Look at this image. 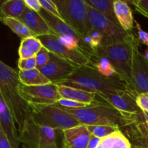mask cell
Here are the masks:
<instances>
[{"label": "cell", "instance_id": "cell-1", "mask_svg": "<svg viewBox=\"0 0 148 148\" xmlns=\"http://www.w3.org/2000/svg\"><path fill=\"white\" fill-rule=\"evenodd\" d=\"M20 83L18 72L1 61L0 97L4 100L12 114L18 126L19 133L23 131L31 115L30 104L22 97L19 91Z\"/></svg>", "mask_w": 148, "mask_h": 148}, {"label": "cell", "instance_id": "cell-2", "mask_svg": "<svg viewBox=\"0 0 148 148\" xmlns=\"http://www.w3.org/2000/svg\"><path fill=\"white\" fill-rule=\"evenodd\" d=\"M57 85H66L95 94L116 93L131 88L119 77H106L100 74L92 64L79 66L70 77Z\"/></svg>", "mask_w": 148, "mask_h": 148}, {"label": "cell", "instance_id": "cell-3", "mask_svg": "<svg viewBox=\"0 0 148 148\" xmlns=\"http://www.w3.org/2000/svg\"><path fill=\"white\" fill-rule=\"evenodd\" d=\"M55 105L71 114L81 124L87 126H110L121 129L130 122L132 115L121 112L111 104L98 100L84 108H69L59 104Z\"/></svg>", "mask_w": 148, "mask_h": 148}, {"label": "cell", "instance_id": "cell-4", "mask_svg": "<svg viewBox=\"0 0 148 148\" xmlns=\"http://www.w3.org/2000/svg\"><path fill=\"white\" fill-rule=\"evenodd\" d=\"M135 36L131 35L128 40L124 42L100 46L96 50L98 56L106 57L111 62L117 75L132 88L131 71L132 62V44Z\"/></svg>", "mask_w": 148, "mask_h": 148}, {"label": "cell", "instance_id": "cell-5", "mask_svg": "<svg viewBox=\"0 0 148 148\" xmlns=\"http://www.w3.org/2000/svg\"><path fill=\"white\" fill-rule=\"evenodd\" d=\"M54 2L59 8L62 20L85 41V38L92 30L88 15V4L86 1L85 0H55Z\"/></svg>", "mask_w": 148, "mask_h": 148}, {"label": "cell", "instance_id": "cell-6", "mask_svg": "<svg viewBox=\"0 0 148 148\" xmlns=\"http://www.w3.org/2000/svg\"><path fill=\"white\" fill-rule=\"evenodd\" d=\"M30 119L36 124L62 132L80 125V123L69 113L56 105L30 104Z\"/></svg>", "mask_w": 148, "mask_h": 148}, {"label": "cell", "instance_id": "cell-7", "mask_svg": "<svg viewBox=\"0 0 148 148\" xmlns=\"http://www.w3.org/2000/svg\"><path fill=\"white\" fill-rule=\"evenodd\" d=\"M22 148H58L53 129L36 124L31 119L19 133Z\"/></svg>", "mask_w": 148, "mask_h": 148}, {"label": "cell", "instance_id": "cell-8", "mask_svg": "<svg viewBox=\"0 0 148 148\" xmlns=\"http://www.w3.org/2000/svg\"><path fill=\"white\" fill-rule=\"evenodd\" d=\"M88 15L92 29L97 30L102 36L101 46L124 42L128 40L132 33H127L119 25L108 20L98 10L88 5Z\"/></svg>", "mask_w": 148, "mask_h": 148}, {"label": "cell", "instance_id": "cell-9", "mask_svg": "<svg viewBox=\"0 0 148 148\" xmlns=\"http://www.w3.org/2000/svg\"><path fill=\"white\" fill-rule=\"evenodd\" d=\"M19 91L29 104L55 105L62 98L58 90V85L54 83L36 86H26L20 83Z\"/></svg>", "mask_w": 148, "mask_h": 148}, {"label": "cell", "instance_id": "cell-10", "mask_svg": "<svg viewBox=\"0 0 148 148\" xmlns=\"http://www.w3.org/2000/svg\"><path fill=\"white\" fill-rule=\"evenodd\" d=\"M131 87L137 93H148V60L140 51V40L134 38L132 44Z\"/></svg>", "mask_w": 148, "mask_h": 148}, {"label": "cell", "instance_id": "cell-11", "mask_svg": "<svg viewBox=\"0 0 148 148\" xmlns=\"http://www.w3.org/2000/svg\"><path fill=\"white\" fill-rule=\"evenodd\" d=\"M38 38L43 46L50 52L58 57L67 61L77 66H85L92 64V60L89 56L79 50H73L65 46L59 41L57 36H43Z\"/></svg>", "mask_w": 148, "mask_h": 148}, {"label": "cell", "instance_id": "cell-12", "mask_svg": "<svg viewBox=\"0 0 148 148\" xmlns=\"http://www.w3.org/2000/svg\"><path fill=\"white\" fill-rule=\"evenodd\" d=\"M120 130L133 148H148V119L141 109L132 114L130 122Z\"/></svg>", "mask_w": 148, "mask_h": 148}, {"label": "cell", "instance_id": "cell-13", "mask_svg": "<svg viewBox=\"0 0 148 148\" xmlns=\"http://www.w3.org/2000/svg\"><path fill=\"white\" fill-rule=\"evenodd\" d=\"M138 94L132 88H128L116 93H98L97 97L101 98V101L111 104L121 112L132 114L140 110L137 103Z\"/></svg>", "mask_w": 148, "mask_h": 148}, {"label": "cell", "instance_id": "cell-14", "mask_svg": "<svg viewBox=\"0 0 148 148\" xmlns=\"http://www.w3.org/2000/svg\"><path fill=\"white\" fill-rule=\"evenodd\" d=\"M77 67L79 66L61 59L50 52L49 62L40 71L51 83L57 85L59 82L70 77Z\"/></svg>", "mask_w": 148, "mask_h": 148}, {"label": "cell", "instance_id": "cell-15", "mask_svg": "<svg viewBox=\"0 0 148 148\" xmlns=\"http://www.w3.org/2000/svg\"><path fill=\"white\" fill-rule=\"evenodd\" d=\"M24 23L37 37L43 36H57L56 33L51 27L49 23L39 12L29 8H26L23 15L18 19Z\"/></svg>", "mask_w": 148, "mask_h": 148}, {"label": "cell", "instance_id": "cell-16", "mask_svg": "<svg viewBox=\"0 0 148 148\" xmlns=\"http://www.w3.org/2000/svg\"><path fill=\"white\" fill-rule=\"evenodd\" d=\"M0 130L4 132L12 148H19V134L15 121L4 100L0 97Z\"/></svg>", "mask_w": 148, "mask_h": 148}, {"label": "cell", "instance_id": "cell-17", "mask_svg": "<svg viewBox=\"0 0 148 148\" xmlns=\"http://www.w3.org/2000/svg\"><path fill=\"white\" fill-rule=\"evenodd\" d=\"M90 136L86 125L84 124L64 130L62 148H87Z\"/></svg>", "mask_w": 148, "mask_h": 148}, {"label": "cell", "instance_id": "cell-18", "mask_svg": "<svg viewBox=\"0 0 148 148\" xmlns=\"http://www.w3.org/2000/svg\"><path fill=\"white\" fill-rule=\"evenodd\" d=\"M114 7L116 17L119 25L127 33H132L135 20L128 1L114 0Z\"/></svg>", "mask_w": 148, "mask_h": 148}, {"label": "cell", "instance_id": "cell-19", "mask_svg": "<svg viewBox=\"0 0 148 148\" xmlns=\"http://www.w3.org/2000/svg\"><path fill=\"white\" fill-rule=\"evenodd\" d=\"M58 90L62 98L65 99L72 100L88 105H90L98 101L96 99L97 94L94 92L61 85H58Z\"/></svg>", "mask_w": 148, "mask_h": 148}, {"label": "cell", "instance_id": "cell-20", "mask_svg": "<svg viewBox=\"0 0 148 148\" xmlns=\"http://www.w3.org/2000/svg\"><path fill=\"white\" fill-rule=\"evenodd\" d=\"M18 76L20 82L26 86H36L51 83L38 69L19 70Z\"/></svg>", "mask_w": 148, "mask_h": 148}, {"label": "cell", "instance_id": "cell-21", "mask_svg": "<svg viewBox=\"0 0 148 148\" xmlns=\"http://www.w3.org/2000/svg\"><path fill=\"white\" fill-rule=\"evenodd\" d=\"M25 0H6L0 6L1 17L19 19L25 11Z\"/></svg>", "mask_w": 148, "mask_h": 148}, {"label": "cell", "instance_id": "cell-22", "mask_svg": "<svg viewBox=\"0 0 148 148\" xmlns=\"http://www.w3.org/2000/svg\"><path fill=\"white\" fill-rule=\"evenodd\" d=\"M43 47V44L37 37H29L22 39L18 50L19 57L20 59L35 57Z\"/></svg>", "mask_w": 148, "mask_h": 148}, {"label": "cell", "instance_id": "cell-23", "mask_svg": "<svg viewBox=\"0 0 148 148\" xmlns=\"http://www.w3.org/2000/svg\"><path fill=\"white\" fill-rule=\"evenodd\" d=\"M96 148H132V145L122 132L119 130L111 135L101 139Z\"/></svg>", "mask_w": 148, "mask_h": 148}, {"label": "cell", "instance_id": "cell-24", "mask_svg": "<svg viewBox=\"0 0 148 148\" xmlns=\"http://www.w3.org/2000/svg\"><path fill=\"white\" fill-rule=\"evenodd\" d=\"M86 3L115 24L119 25L114 12V0H86Z\"/></svg>", "mask_w": 148, "mask_h": 148}, {"label": "cell", "instance_id": "cell-25", "mask_svg": "<svg viewBox=\"0 0 148 148\" xmlns=\"http://www.w3.org/2000/svg\"><path fill=\"white\" fill-rule=\"evenodd\" d=\"M1 21L20 38L25 39L29 37H37L34 33H33L24 23H22L18 19L1 17Z\"/></svg>", "mask_w": 148, "mask_h": 148}, {"label": "cell", "instance_id": "cell-26", "mask_svg": "<svg viewBox=\"0 0 148 148\" xmlns=\"http://www.w3.org/2000/svg\"><path fill=\"white\" fill-rule=\"evenodd\" d=\"M92 64L100 74L106 77H113L116 76L119 77L117 75L112 64L107 58L98 56V58L93 61Z\"/></svg>", "mask_w": 148, "mask_h": 148}, {"label": "cell", "instance_id": "cell-27", "mask_svg": "<svg viewBox=\"0 0 148 148\" xmlns=\"http://www.w3.org/2000/svg\"><path fill=\"white\" fill-rule=\"evenodd\" d=\"M87 129L92 135L95 136L100 139L104 138L106 137L111 135L114 132H116L120 129L114 127H110V126H87Z\"/></svg>", "mask_w": 148, "mask_h": 148}, {"label": "cell", "instance_id": "cell-28", "mask_svg": "<svg viewBox=\"0 0 148 148\" xmlns=\"http://www.w3.org/2000/svg\"><path fill=\"white\" fill-rule=\"evenodd\" d=\"M36 69H40L49 62L50 59V51L43 46L36 54Z\"/></svg>", "mask_w": 148, "mask_h": 148}, {"label": "cell", "instance_id": "cell-29", "mask_svg": "<svg viewBox=\"0 0 148 148\" xmlns=\"http://www.w3.org/2000/svg\"><path fill=\"white\" fill-rule=\"evenodd\" d=\"M39 1H40V4L42 9L46 10V12L50 13L52 15L59 17L62 20L59 8H58L57 5L54 2V1H51V0H39Z\"/></svg>", "mask_w": 148, "mask_h": 148}, {"label": "cell", "instance_id": "cell-30", "mask_svg": "<svg viewBox=\"0 0 148 148\" xmlns=\"http://www.w3.org/2000/svg\"><path fill=\"white\" fill-rule=\"evenodd\" d=\"M36 56L30 59H20L17 61V66L20 70H30L36 69Z\"/></svg>", "mask_w": 148, "mask_h": 148}, {"label": "cell", "instance_id": "cell-31", "mask_svg": "<svg viewBox=\"0 0 148 148\" xmlns=\"http://www.w3.org/2000/svg\"><path fill=\"white\" fill-rule=\"evenodd\" d=\"M129 2L133 4L137 12L148 19V0H134Z\"/></svg>", "mask_w": 148, "mask_h": 148}, {"label": "cell", "instance_id": "cell-32", "mask_svg": "<svg viewBox=\"0 0 148 148\" xmlns=\"http://www.w3.org/2000/svg\"><path fill=\"white\" fill-rule=\"evenodd\" d=\"M59 105L65 107V108H84V107L88 106V104L82 103L77 102V101H72V100L65 99V98H62L60 101L58 102Z\"/></svg>", "mask_w": 148, "mask_h": 148}, {"label": "cell", "instance_id": "cell-33", "mask_svg": "<svg viewBox=\"0 0 148 148\" xmlns=\"http://www.w3.org/2000/svg\"><path fill=\"white\" fill-rule=\"evenodd\" d=\"M137 103L142 111L148 113V93L143 92L138 94L137 97Z\"/></svg>", "mask_w": 148, "mask_h": 148}, {"label": "cell", "instance_id": "cell-34", "mask_svg": "<svg viewBox=\"0 0 148 148\" xmlns=\"http://www.w3.org/2000/svg\"><path fill=\"white\" fill-rule=\"evenodd\" d=\"M136 23V28L137 30V36H138V39L140 42H141L143 44L146 45L148 46V33L144 31L142 29L140 23L135 20Z\"/></svg>", "mask_w": 148, "mask_h": 148}, {"label": "cell", "instance_id": "cell-35", "mask_svg": "<svg viewBox=\"0 0 148 148\" xmlns=\"http://www.w3.org/2000/svg\"><path fill=\"white\" fill-rule=\"evenodd\" d=\"M25 3L27 8L35 12H39L41 10V6H40L39 0H25Z\"/></svg>", "mask_w": 148, "mask_h": 148}, {"label": "cell", "instance_id": "cell-36", "mask_svg": "<svg viewBox=\"0 0 148 148\" xmlns=\"http://www.w3.org/2000/svg\"><path fill=\"white\" fill-rule=\"evenodd\" d=\"M0 148H12L7 137L1 130H0Z\"/></svg>", "mask_w": 148, "mask_h": 148}, {"label": "cell", "instance_id": "cell-37", "mask_svg": "<svg viewBox=\"0 0 148 148\" xmlns=\"http://www.w3.org/2000/svg\"><path fill=\"white\" fill-rule=\"evenodd\" d=\"M100 141H101V139L91 134L90 139L89 143H88L87 148H96L98 147Z\"/></svg>", "mask_w": 148, "mask_h": 148}, {"label": "cell", "instance_id": "cell-38", "mask_svg": "<svg viewBox=\"0 0 148 148\" xmlns=\"http://www.w3.org/2000/svg\"><path fill=\"white\" fill-rule=\"evenodd\" d=\"M144 55H145V56L146 59L148 60V48L145 50V52L144 53Z\"/></svg>", "mask_w": 148, "mask_h": 148}, {"label": "cell", "instance_id": "cell-39", "mask_svg": "<svg viewBox=\"0 0 148 148\" xmlns=\"http://www.w3.org/2000/svg\"><path fill=\"white\" fill-rule=\"evenodd\" d=\"M144 114H145V116H146V117H147V118L148 119V113L144 112Z\"/></svg>", "mask_w": 148, "mask_h": 148}, {"label": "cell", "instance_id": "cell-40", "mask_svg": "<svg viewBox=\"0 0 148 148\" xmlns=\"http://www.w3.org/2000/svg\"><path fill=\"white\" fill-rule=\"evenodd\" d=\"M132 148H133V147H132Z\"/></svg>", "mask_w": 148, "mask_h": 148}]
</instances>
